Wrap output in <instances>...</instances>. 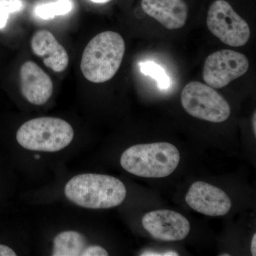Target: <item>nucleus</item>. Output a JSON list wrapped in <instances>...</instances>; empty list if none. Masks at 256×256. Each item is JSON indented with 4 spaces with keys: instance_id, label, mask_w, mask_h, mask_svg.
<instances>
[{
    "instance_id": "nucleus-14",
    "label": "nucleus",
    "mask_w": 256,
    "mask_h": 256,
    "mask_svg": "<svg viewBox=\"0 0 256 256\" xmlns=\"http://www.w3.org/2000/svg\"><path fill=\"white\" fill-rule=\"evenodd\" d=\"M72 9L73 3L70 0H58L56 2L40 5L35 9V14L38 18L48 20L68 14Z\"/></svg>"
},
{
    "instance_id": "nucleus-4",
    "label": "nucleus",
    "mask_w": 256,
    "mask_h": 256,
    "mask_svg": "<svg viewBox=\"0 0 256 256\" xmlns=\"http://www.w3.org/2000/svg\"><path fill=\"white\" fill-rule=\"evenodd\" d=\"M73 127L64 120L44 117L24 124L16 132V141L26 150L56 152L68 148L74 139Z\"/></svg>"
},
{
    "instance_id": "nucleus-15",
    "label": "nucleus",
    "mask_w": 256,
    "mask_h": 256,
    "mask_svg": "<svg viewBox=\"0 0 256 256\" xmlns=\"http://www.w3.org/2000/svg\"><path fill=\"white\" fill-rule=\"evenodd\" d=\"M141 73L151 76L158 82V87L162 90L168 88L170 86V78L162 67L154 62H148L140 64Z\"/></svg>"
},
{
    "instance_id": "nucleus-10",
    "label": "nucleus",
    "mask_w": 256,
    "mask_h": 256,
    "mask_svg": "<svg viewBox=\"0 0 256 256\" xmlns=\"http://www.w3.org/2000/svg\"><path fill=\"white\" fill-rule=\"evenodd\" d=\"M22 94L32 105H45L54 92L52 78L36 63L26 62L20 68Z\"/></svg>"
},
{
    "instance_id": "nucleus-1",
    "label": "nucleus",
    "mask_w": 256,
    "mask_h": 256,
    "mask_svg": "<svg viewBox=\"0 0 256 256\" xmlns=\"http://www.w3.org/2000/svg\"><path fill=\"white\" fill-rule=\"evenodd\" d=\"M64 194L69 202L88 210H108L120 206L127 188L120 180L108 175L82 174L70 178Z\"/></svg>"
},
{
    "instance_id": "nucleus-16",
    "label": "nucleus",
    "mask_w": 256,
    "mask_h": 256,
    "mask_svg": "<svg viewBox=\"0 0 256 256\" xmlns=\"http://www.w3.org/2000/svg\"><path fill=\"white\" fill-rule=\"evenodd\" d=\"M24 0H0V31L8 26L11 15L25 9Z\"/></svg>"
},
{
    "instance_id": "nucleus-2",
    "label": "nucleus",
    "mask_w": 256,
    "mask_h": 256,
    "mask_svg": "<svg viewBox=\"0 0 256 256\" xmlns=\"http://www.w3.org/2000/svg\"><path fill=\"white\" fill-rule=\"evenodd\" d=\"M126 53V43L119 34L105 32L89 42L82 54L80 69L88 82L104 84L117 74Z\"/></svg>"
},
{
    "instance_id": "nucleus-8",
    "label": "nucleus",
    "mask_w": 256,
    "mask_h": 256,
    "mask_svg": "<svg viewBox=\"0 0 256 256\" xmlns=\"http://www.w3.org/2000/svg\"><path fill=\"white\" fill-rule=\"evenodd\" d=\"M142 226L153 238L162 242L184 240L191 224L181 214L170 210H158L144 216Z\"/></svg>"
},
{
    "instance_id": "nucleus-13",
    "label": "nucleus",
    "mask_w": 256,
    "mask_h": 256,
    "mask_svg": "<svg viewBox=\"0 0 256 256\" xmlns=\"http://www.w3.org/2000/svg\"><path fill=\"white\" fill-rule=\"evenodd\" d=\"M53 256H107L108 252L100 246L89 244L84 234L76 230H64L53 239Z\"/></svg>"
},
{
    "instance_id": "nucleus-5",
    "label": "nucleus",
    "mask_w": 256,
    "mask_h": 256,
    "mask_svg": "<svg viewBox=\"0 0 256 256\" xmlns=\"http://www.w3.org/2000/svg\"><path fill=\"white\" fill-rule=\"evenodd\" d=\"M182 104L192 117L214 124L225 122L232 114L226 100L214 88L200 82H191L183 89Z\"/></svg>"
},
{
    "instance_id": "nucleus-11",
    "label": "nucleus",
    "mask_w": 256,
    "mask_h": 256,
    "mask_svg": "<svg viewBox=\"0 0 256 256\" xmlns=\"http://www.w3.org/2000/svg\"><path fill=\"white\" fill-rule=\"evenodd\" d=\"M144 12L169 30L182 28L188 22V6L185 0H142Z\"/></svg>"
},
{
    "instance_id": "nucleus-19",
    "label": "nucleus",
    "mask_w": 256,
    "mask_h": 256,
    "mask_svg": "<svg viewBox=\"0 0 256 256\" xmlns=\"http://www.w3.org/2000/svg\"><path fill=\"white\" fill-rule=\"evenodd\" d=\"M94 3H97V4H106V3L110 2L112 0H90Z\"/></svg>"
},
{
    "instance_id": "nucleus-20",
    "label": "nucleus",
    "mask_w": 256,
    "mask_h": 256,
    "mask_svg": "<svg viewBox=\"0 0 256 256\" xmlns=\"http://www.w3.org/2000/svg\"><path fill=\"white\" fill-rule=\"evenodd\" d=\"M256 114H254V118H252V128H254V134H255V136H256Z\"/></svg>"
},
{
    "instance_id": "nucleus-7",
    "label": "nucleus",
    "mask_w": 256,
    "mask_h": 256,
    "mask_svg": "<svg viewBox=\"0 0 256 256\" xmlns=\"http://www.w3.org/2000/svg\"><path fill=\"white\" fill-rule=\"evenodd\" d=\"M248 60L245 55L232 50H222L210 54L205 62L203 78L208 86L223 88L247 73Z\"/></svg>"
},
{
    "instance_id": "nucleus-3",
    "label": "nucleus",
    "mask_w": 256,
    "mask_h": 256,
    "mask_svg": "<svg viewBox=\"0 0 256 256\" xmlns=\"http://www.w3.org/2000/svg\"><path fill=\"white\" fill-rule=\"evenodd\" d=\"M180 162V153L166 142L138 144L121 156L120 164L128 172L143 178H164L172 174Z\"/></svg>"
},
{
    "instance_id": "nucleus-18",
    "label": "nucleus",
    "mask_w": 256,
    "mask_h": 256,
    "mask_svg": "<svg viewBox=\"0 0 256 256\" xmlns=\"http://www.w3.org/2000/svg\"><path fill=\"white\" fill-rule=\"evenodd\" d=\"M256 235L254 236L252 242V256H256Z\"/></svg>"
},
{
    "instance_id": "nucleus-17",
    "label": "nucleus",
    "mask_w": 256,
    "mask_h": 256,
    "mask_svg": "<svg viewBox=\"0 0 256 256\" xmlns=\"http://www.w3.org/2000/svg\"><path fill=\"white\" fill-rule=\"evenodd\" d=\"M18 254L12 248L0 244V256H16Z\"/></svg>"
},
{
    "instance_id": "nucleus-6",
    "label": "nucleus",
    "mask_w": 256,
    "mask_h": 256,
    "mask_svg": "<svg viewBox=\"0 0 256 256\" xmlns=\"http://www.w3.org/2000/svg\"><path fill=\"white\" fill-rule=\"evenodd\" d=\"M206 22L212 34L228 46H244L250 40L248 24L226 0H216L210 4Z\"/></svg>"
},
{
    "instance_id": "nucleus-12",
    "label": "nucleus",
    "mask_w": 256,
    "mask_h": 256,
    "mask_svg": "<svg viewBox=\"0 0 256 256\" xmlns=\"http://www.w3.org/2000/svg\"><path fill=\"white\" fill-rule=\"evenodd\" d=\"M31 46L34 54L43 58L45 66L56 73H62L68 68V52L52 32L46 30L36 32L32 37Z\"/></svg>"
},
{
    "instance_id": "nucleus-9",
    "label": "nucleus",
    "mask_w": 256,
    "mask_h": 256,
    "mask_svg": "<svg viewBox=\"0 0 256 256\" xmlns=\"http://www.w3.org/2000/svg\"><path fill=\"white\" fill-rule=\"evenodd\" d=\"M186 202L192 210L208 216L228 214L232 207V200L225 192L203 182L192 185Z\"/></svg>"
}]
</instances>
